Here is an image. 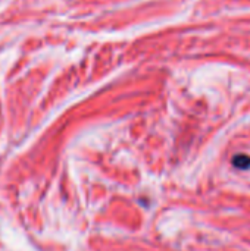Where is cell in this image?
Returning a JSON list of instances; mask_svg holds the SVG:
<instances>
[{
  "instance_id": "obj_1",
  "label": "cell",
  "mask_w": 250,
  "mask_h": 251,
  "mask_svg": "<svg viewBox=\"0 0 250 251\" xmlns=\"http://www.w3.org/2000/svg\"><path fill=\"white\" fill-rule=\"evenodd\" d=\"M233 165L239 169H248L250 168V157L248 154H237L233 159Z\"/></svg>"
}]
</instances>
